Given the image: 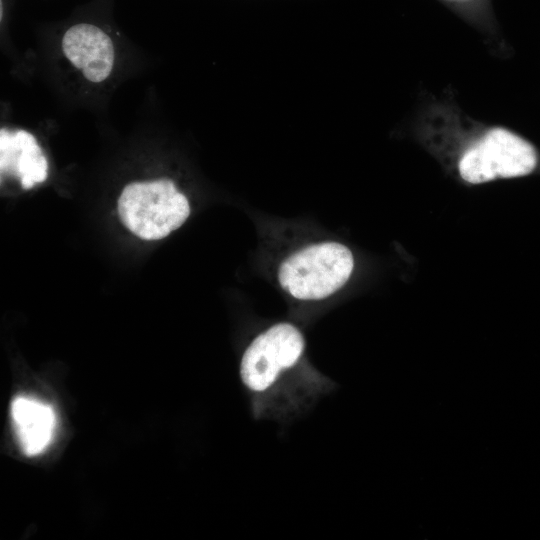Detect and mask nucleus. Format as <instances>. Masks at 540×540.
Wrapping results in <instances>:
<instances>
[{"label":"nucleus","instance_id":"f257e3e1","mask_svg":"<svg viewBox=\"0 0 540 540\" xmlns=\"http://www.w3.org/2000/svg\"><path fill=\"white\" fill-rule=\"evenodd\" d=\"M112 0H94L43 29L41 56L48 79L76 106H98L126 76L127 41Z\"/></svg>","mask_w":540,"mask_h":540},{"label":"nucleus","instance_id":"f03ea898","mask_svg":"<svg viewBox=\"0 0 540 540\" xmlns=\"http://www.w3.org/2000/svg\"><path fill=\"white\" fill-rule=\"evenodd\" d=\"M355 268L351 249L336 240H318L297 246L276 266L279 288L298 301H321L340 291Z\"/></svg>","mask_w":540,"mask_h":540},{"label":"nucleus","instance_id":"7ed1b4c3","mask_svg":"<svg viewBox=\"0 0 540 540\" xmlns=\"http://www.w3.org/2000/svg\"><path fill=\"white\" fill-rule=\"evenodd\" d=\"M117 210L133 234L144 240H158L184 224L191 206L179 183L162 176L126 184L118 197Z\"/></svg>","mask_w":540,"mask_h":540},{"label":"nucleus","instance_id":"20e7f679","mask_svg":"<svg viewBox=\"0 0 540 540\" xmlns=\"http://www.w3.org/2000/svg\"><path fill=\"white\" fill-rule=\"evenodd\" d=\"M537 152L524 138L493 128L468 147L458 162L460 177L470 184L521 177L537 165Z\"/></svg>","mask_w":540,"mask_h":540},{"label":"nucleus","instance_id":"39448f33","mask_svg":"<svg viewBox=\"0 0 540 540\" xmlns=\"http://www.w3.org/2000/svg\"><path fill=\"white\" fill-rule=\"evenodd\" d=\"M304 349V336L295 325L288 322L272 325L246 348L240 364L243 383L253 391L266 390L282 371L299 361Z\"/></svg>","mask_w":540,"mask_h":540},{"label":"nucleus","instance_id":"423d86ee","mask_svg":"<svg viewBox=\"0 0 540 540\" xmlns=\"http://www.w3.org/2000/svg\"><path fill=\"white\" fill-rule=\"evenodd\" d=\"M49 164L37 137L22 127L2 125L0 129L1 181L16 182L28 190L48 177Z\"/></svg>","mask_w":540,"mask_h":540},{"label":"nucleus","instance_id":"0eeeda50","mask_svg":"<svg viewBox=\"0 0 540 540\" xmlns=\"http://www.w3.org/2000/svg\"><path fill=\"white\" fill-rule=\"evenodd\" d=\"M11 416L24 454L35 456L49 446L56 426L52 406L29 396H17L11 404Z\"/></svg>","mask_w":540,"mask_h":540}]
</instances>
